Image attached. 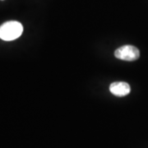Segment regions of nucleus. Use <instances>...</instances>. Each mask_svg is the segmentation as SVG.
<instances>
[{
	"instance_id": "1",
	"label": "nucleus",
	"mask_w": 148,
	"mask_h": 148,
	"mask_svg": "<svg viewBox=\"0 0 148 148\" xmlns=\"http://www.w3.org/2000/svg\"><path fill=\"white\" fill-rule=\"evenodd\" d=\"M23 27L16 21H7L0 27V39L5 41H11L21 36Z\"/></svg>"
},
{
	"instance_id": "3",
	"label": "nucleus",
	"mask_w": 148,
	"mask_h": 148,
	"mask_svg": "<svg viewBox=\"0 0 148 148\" xmlns=\"http://www.w3.org/2000/svg\"><path fill=\"white\" fill-rule=\"evenodd\" d=\"M110 90L113 95L116 96H125L130 93V86L127 82H113L110 86Z\"/></svg>"
},
{
	"instance_id": "2",
	"label": "nucleus",
	"mask_w": 148,
	"mask_h": 148,
	"mask_svg": "<svg viewBox=\"0 0 148 148\" xmlns=\"http://www.w3.org/2000/svg\"><path fill=\"white\" fill-rule=\"evenodd\" d=\"M114 56L119 59L124 61H135L140 57V52L138 48L132 45H123L117 49Z\"/></svg>"
}]
</instances>
